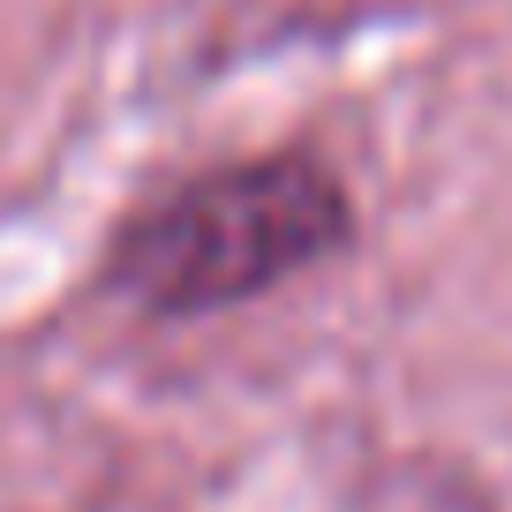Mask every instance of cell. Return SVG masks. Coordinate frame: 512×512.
Instances as JSON below:
<instances>
[{
    "label": "cell",
    "mask_w": 512,
    "mask_h": 512,
    "mask_svg": "<svg viewBox=\"0 0 512 512\" xmlns=\"http://www.w3.org/2000/svg\"><path fill=\"white\" fill-rule=\"evenodd\" d=\"M354 241V196L317 151H256L166 181L106 241L98 287L151 324L264 302Z\"/></svg>",
    "instance_id": "cell-1"
}]
</instances>
